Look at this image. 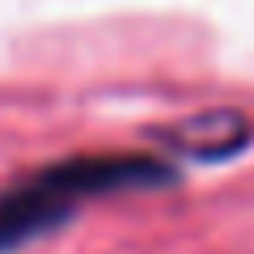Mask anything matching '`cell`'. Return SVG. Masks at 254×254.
Returning a JSON list of instances; mask_svg holds the SVG:
<instances>
[{
	"instance_id": "6da1fadb",
	"label": "cell",
	"mask_w": 254,
	"mask_h": 254,
	"mask_svg": "<svg viewBox=\"0 0 254 254\" xmlns=\"http://www.w3.org/2000/svg\"><path fill=\"white\" fill-rule=\"evenodd\" d=\"M174 178L178 174L170 161L144 153H89L55 161L0 190V254L51 237L89 199L123 195V190H157L170 187Z\"/></svg>"
},
{
	"instance_id": "7a4b0ae2",
	"label": "cell",
	"mask_w": 254,
	"mask_h": 254,
	"mask_svg": "<svg viewBox=\"0 0 254 254\" xmlns=\"http://www.w3.org/2000/svg\"><path fill=\"white\" fill-rule=\"evenodd\" d=\"M250 123H246L237 110H203V115H190L182 123L165 127L161 144L178 157L190 161H229L250 144Z\"/></svg>"
}]
</instances>
